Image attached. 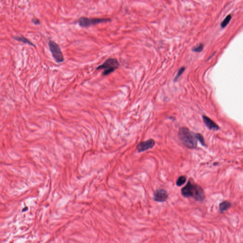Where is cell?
I'll use <instances>...</instances> for the list:
<instances>
[{"instance_id":"obj_1","label":"cell","mask_w":243,"mask_h":243,"mask_svg":"<svg viewBox=\"0 0 243 243\" xmlns=\"http://www.w3.org/2000/svg\"><path fill=\"white\" fill-rule=\"evenodd\" d=\"M182 196L186 198L192 197L197 201L202 202L205 198V194L202 187L193 180L189 179L186 185L182 188Z\"/></svg>"},{"instance_id":"obj_2","label":"cell","mask_w":243,"mask_h":243,"mask_svg":"<svg viewBox=\"0 0 243 243\" xmlns=\"http://www.w3.org/2000/svg\"><path fill=\"white\" fill-rule=\"evenodd\" d=\"M178 136L182 144L188 149H194L197 147V140L195 133L187 127H181L179 129Z\"/></svg>"},{"instance_id":"obj_3","label":"cell","mask_w":243,"mask_h":243,"mask_svg":"<svg viewBox=\"0 0 243 243\" xmlns=\"http://www.w3.org/2000/svg\"><path fill=\"white\" fill-rule=\"evenodd\" d=\"M120 66L119 61L116 58H108L101 65L96 67V70H103L102 76H106L111 74L117 69Z\"/></svg>"},{"instance_id":"obj_4","label":"cell","mask_w":243,"mask_h":243,"mask_svg":"<svg viewBox=\"0 0 243 243\" xmlns=\"http://www.w3.org/2000/svg\"><path fill=\"white\" fill-rule=\"evenodd\" d=\"M110 21H111V20L109 18H89L86 17H82L78 20V23L81 27L87 28L91 26Z\"/></svg>"},{"instance_id":"obj_5","label":"cell","mask_w":243,"mask_h":243,"mask_svg":"<svg viewBox=\"0 0 243 243\" xmlns=\"http://www.w3.org/2000/svg\"><path fill=\"white\" fill-rule=\"evenodd\" d=\"M48 45L52 56L57 63H61L64 61V57L61 48L56 42L53 41H50Z\"/></svg>"},{"instance_id":"obj_6","label":"cell","mask_w":243,"mask_h":243,"mask_svg":"<svg viewBox=\"0 0 243 243\" xmlns=\"http://www.w3.org/2000/svg\"><path fill=\"white\" fill-rule=\"evenodd\" d=\"M169 197L168 192L164 189H157L153 193V200L157 202H166Z\"/></svg>"},{"instance_id":"obj_7","label":"cell","mask_w":243,"mask_h":243,"mask_svg":"<svg viewBox=\"0 0 243 243\" xmlns=\"http://www.w3.org/2000/svg\"><path fill=\"white\" fill-rule=\"evenodd\" d=\"M155 145V140L152 139H150L145 141L140 142L137 146V151L139 153L145 152L148 150L152 149Z\"/></svg>"},{"instance_id":"obj_8","label":"cell","mask_w":243,"mask_h":243,"mask_svg":"<svg viewBox=\"0 0 243 243\" xmlns=\"http://www.w3.org/2000/svg\"><path fill=\"white\" fill-rule=\"evenodd\" d=\"M202 119L205 125L209 130L216 131L220 129L218 124L206 116H203Z\"/></svg>"},{"instance_id":"obj_9","label":"cell","mask_w":243,"mask_h":243,"mask_svg":"<svg viewBox=\"0 0 243 243\" xmlns=\"http://www.w3.org/2000/svg\"><path fill=\"white\" fill-rule=\"evenodd\" d=\"M231 203L228 200L223 201L219 204V210L221 213L225 212L231 207Z\"/></svg>"},{"instance_id":"obj_10","label":"cell","mask_w":243,"mask_h":243,"mask_svg":"<svg viewBox=\"0 0 243 243\" xmlns=\"http://www.w3.org/2000/svg\"><path fill=\"white\" fill-rule=\"evenodd\" d=\"M14 39H15V40H16V41H20V42H23V43H25V44H28L31 46H33V47H35V45L33 43H32L29 40H28V39H27L26 38H25V37H24L23 36H16V37H14Z\"/></svg>"},{"instance_id":"obj_11","label":"cell","mask_w":243,"mask_h":243,"mask_svg":"<svg viewBox=\"0 0 243 243\" xmlns=\"http://www.w3.org/2000/svg\"><path fill=\"white\" fill-rule=\"evenodd\" d=\"M187 181V177L184 175L180 176L176 181V185L178 187H181Z\"/></svg>"},{"instance_id":"obj_12","label":"cell","mask_w":243,"mask_h":243,"mask_svg":"<svg viewBox=\"0 0 243 243\" xmlns=\"http://www.w3.org/2000/svg\"><path fill=\"white\" fill-rule=\"evenodd\" d=\"M195 137H196L197 140L200 142V143L201 144V145H202L203 146H204V147L207 146L205 142L204 138V137L201 134L199 133H195Z\"/></svg>"},{"instance_id":"obj_13","label":"cell","mask_w":243,"mask_h":243,"mask_svg":"<svg viewBox=\"0 0 243 243\" xmlns=\"http://www.w3.org/2000/svg\"><path fill=\"white\" fill-rule=\"evenodd\" d=\"M231 18H232V16H231V15H228V16H227L226 17V18L222 22V23L221 24V27L223 28L226 27V26L228 25V24L229 23V21L231 20Z\"/></svg>"},{"instance_id":"obj_14","label":"cell","mask_w":243,"mask_h":243,"mask_svg":"<svg viewBox=\"0 0 243 243\" xmlns=\"http://www.w3.org/2000/svg\"><path fill=\"white\" fill-rule=\"evenodd\" d=\"M185 67H181L178 71L177 74L176 75V76L175 77L174 79V82H176L179 79L180 77L182 75V74L184 73V72L185 70Z\"/></svg>"},{"instance_id":"obj_15","label":"cell","mask_w":243,"mask_h":243,"mask_svg":"<svg viewBox=\"0 0 243 243\" xmlns=\"http://www.w3.org/2000/svg\"><path fill=\"white\" fill-rule=\"evenodd\" d=\"M204 46L202 43H200L198 45L194 47L192 49L193 51L195 52H200L203 51Z\"/></svg>"},{"instance_id":"obj_16","label":"cell","mask_w":243,"mask_h":243,"mask_svg":"<svg viewBox=\"0 0 243 243\" xmlns=\"http://www.w3.org/2000/svg\"><path fill=\"white\" fill-rule=\"evenodd\" d=\"M31 21L35 25H39L41 23L40 20L37 18H33Z\"/></svg>"}]
</instances>
